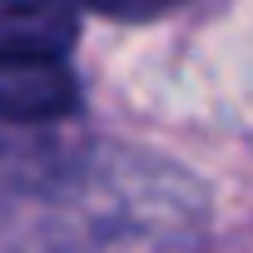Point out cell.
Here are the masks:
<instances>
[{"label": "cell", "instance_id": "obj_1", "mask_svg": "<svg viewBox=\"0 0 253 253\" xmlns=\"http://www.w3.org/2000/svg\"><path fill=\"white\" fill-rule=\"evenodd\" d=\"M189 179L144 154H0V248L5 253H159L199 213Z\"/></svg>", "mask_w": 253, "mask_h": 253}, {"label": "cell", "instance_id": "obj_2", "mask_svg": "<svg viewBox=\"0 0 253 253\" xmlns=\"http://www.w3.org/2000/svg\"><path fill=\"white\" fill-rule=\"evenodd\" d=\"M80 40L70 0H0V65L60 60Z\"/></svg>", "mask_w": 253, "mask_h": 253}, {"label": "cell", "instance_id": "obj_3", "mask_svg": "<svg viewBox=\"0 0 253 253\" xmlns=\"http://www.w3.org/2000/svg\"><path fill=\"white\" fill-rule=\"evenodd\" d=\"M75 99H80V84L60 60L0 65V124H45L70 114Z\"/></svg>", "mask_w": 253, "mask_h": 253}, {"label": "cell", "instance_id": "obj_4", "mask_svg": "<svg viewBox=\"0 0 253 253\" xmlns=\"http://www.w3.org/2000/svg\"><path fill=\"white\" fill-rule=\"evenodd\" d=\"M80 5L99 10V15H114V20H149V15H164L184 0H80Z\"/></svg>", "mask_w": 253, "mask_h": 253}]
</instances>
